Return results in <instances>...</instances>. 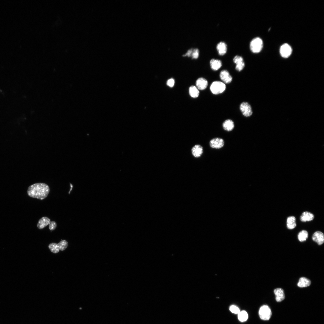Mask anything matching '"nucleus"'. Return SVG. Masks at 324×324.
Wrapping results in <instances>:
<instances>
[{
    "instance_id": "obj_1",
    "label": "nucleus",
    "mask_w": 324,
    "mask_h": 324,
    "mask_svg": "<svg viewBox=\"0 0 324 324\" xmlns=\"http://www.w3.org/2000/svg\"><path fill=\"white\" fill-rule=\"evenodd\" d=\"M50 189L48 185L43 183H37L30 186L27 193L29 196L43 200L48 195Z\"/></svg>"
},
{
    "instance_id": "obj_2",
    "label": "nucleus",
    "mask_w": 324,
    "mask_h": 324,
    "mask_svg": "<svg viewBox=\"0 0 324 324\" xmlns=\"http://www.w3.org/2000/svg\"><path fill=\"white\" fill-rule=\"evenodd\" d=\"M263 46L262 39L259 37L253 39L250 43V47L251 51L254 53H258L262 50Z\"/></svg>"
},
{
    "instance_id": "obj_3",
    "label": "nucleus",
    "mask_w": 324,
    "mask_h": 324,
    "mask_svg": "<svg viewBox=\"0 0 324 324\" xmlns=\"http://www.w3.org/2000/svg\"><path fill=\"white\" fill-rule=\"evenodd\" d=\"M226 88V85L223 82L219 81H215L211 84L210 89L213 94H217L223 93Z\"/></svg>"
},
{
    "instance_id": "obj_4",
    "label": "nucleus",
    "mask_w": 324,
    "mask_h": 324,
    "mask_svg": "<svg viewBox=\"0 0 324 324\" xmlns=\"http://www.w3.org/2000/svg\"><path fill=\"white\" fill-rule=\"evenodd\" d=\"M259 315L260 318L263 320H268L272 316V311L269 307L267 305L262 306L259 310Z\"/></svg>"
},
{
    "instance_id": "obj_5",
    "label": "nucleus",
    "mask_w": 324,
    "mask_h": 324,
    "mask_svg": "<svg viewBox=\"0 0 324 324\" xmlns=\"http://www.w3.org/2000/svg\"><path fill=\"white\" fill-rule=\"evenodd\" d=\"M240 109L243 115L245 117H249L252 114L251 107L247 102L242 103L240 105Z\"/></svg>"
},
{
    "instance_id": "obj_6",
    "label": "nucleus",
    "mask_w": 324,
    "mask_h": 324,
    "mask_svg": "<svg viewBox=\"0 0 324 324\" xmlns=\"http://www.w3.org/2000/svg\"><path fill=\"white\" fill-rule=\"evenodd\" d=\"M292 51L291 46L288 44L285 43L281 46L280 49V53L282 57L287 58L291 55Z\"/></svg>"
},
{
    "instance_id": "obj_7",
    "label": "nucleus",
    "mask_w": 324,
    "mask_h": 324,
    "mask_svg": "<svg viewBox=\"0 0 324 324\" xmlns=\"http://www.w3.org/2000/svg\"><path fill=\"white\" fill-rule=\"evenodd\" d=\"M224 144L223 139L219 137L214 138L209 142L210 147L213 148L220 149L223 147Z\"/></svg>"
},
{
    "instance_id": "obj_8",
    "label": "nucleus",
    "mask_w": 324,
    "mask_h": 324,
    "mask_svg": "<svg viewBox=\"0 0 324 324\" xmlns=\"http://www.w3.org/2000/svg\"><path fill=\"white\" fill-rule=\"evenodd\" d=\"M233 61L236 64V69L238 71H242L244 67L245 63L242 56H236L233 59Z\"/></svg>"
},
{
    "instance_id": "obj_9",
    "label": "nucleus",
    "mask_w": 324,
    "mask_h": 324,
    "mask_svg": "<svg viewBox=\"0 0 324 324\" xmlns=\"http://www.w3.org/2000/svg\"><path fill=\"white\" fill-rule=\"evenodd\" d=\"M313 240L317 243L319 245L322 244L324 242V235L321 231H317L313 235Z\"/></svg>"
},
{
    "instance_id": "obj_10",
    "label": "nucleus",
    "mask_w": 324,
    "mask_h": 324,
    "mask_svg": "<svg viewBox=\"0 0 324 324\" xmlns=\"http://www.w3.org/2000/svg\"><path fill=\"white\" fill-rule=\"evenodd\" d=\"M220 79L225 83L228 84L231 82L232 77L228 71L226 70H222L220 74Z\"/></svg>"
},
{
    "instance_id": "obj_11",
    "label": "nucleus",
    "mask_w": 324,
    "mask_h": 324,
    "mask_svg": "<svg viewBox=\"0 0 324 324\" xmlns=\"http://www.w3.org/2000/svg\"><path fill=\"white\" fill-rule=\"evenodd\" d=\"M193 155L196 158L200 157L203 153V148L202 146L198 144L196 145L191 149Z\"/></svg>"
},
{
    "instance_id": "obj_12",
    "label": "nucleus",
    "mask_w": 324,
    "mask_h": 324,
    "mask_svg": "<svg viewBox=\"0 0 324 324\" xmlns=\"http://www.w3.org/2000/svg\"><path fill=\"white\" fill-rule=\"evenodd\" d=\"M274 293L275 296V299L277 302H281L284 299L285 296L284 292L282 288L275 289L274 290Z\"/></svg>"
},
{
    "instance_id": "obj_13",
    "label": "nucleus",
    "mask_w": 324,
    "mask_h": 324,
    "mask_svg": "<svg viewBox=\"0 0 324 324\" xmlns=\"http://www.w3.org/2000/svg\"><path fill=\"white\" fill-rule=\"evenodd\" d=\"M51 221L49 218L46 217H43L38 220L37 227L39 229H42L49 224Z\"/></svg>"
},
{
    "instance_id": "obj_14",
    "label": "nucleus",
    "mask_w": 324,
    "mask_h": 324,
    "mask_svg": "<svg viewBox=\"0 0 324 324\" xmlns=\"http://www.w3.org/2000/svg\"><path fill=\"white\" fill-rule=\"evenodd\" d=\"M208 83L207 80L203 78H200L196 80V85L197 88L200 90H203L207 86Z\"/></svg>"
},
{
    "instance_id": "obj_15",
    "label": "nucleus",
    "mask_w": 324,
    "mask_h": 324,
    "mask_svg": "<svg viewBox=\"0 0 324 324\" xmlns=\"http://www.w3.org/2000/svg\"><path fill=\"white\" fill-rule=\"evenodd\" d=\"M199 55V51L198 49L191 48L188 50L185 54L183 55V56L191 57L192 59H197L198 58Z\"/></svg>"
},
{
    "instance_id": "obj_16",
    "label": "nucleus",
    "mask_w": 324,
    "mask_h": 324,
    "mask_svg": "<svg viewBox=\"0 0 324 324\" xmlns=\"http://www.w3.org/2000/svg\"><path fill=\"white\" fill-rule=\"evenodd\" d=\"M216 49L219 55H224L227 51V45L224 42H220L217 44Z\"/></svg>"
},
{
    "instance_id": "obj_17",
    "label": "nucleus",
    "mask_w": 324,
    "mask_h": 324,
    "mask_svg": "<svg viewBox=\"0 0 324 324\" xmlns=\"http://www.w3.org/2000/svg\"><path fill=\"white\" fill-rule=\"evenodd\" d=\"M314 218V214L308 212H304L300 217L301 221L303 222L312 220Z\"/></svg>"
},
{
    "instance_id": "obj_18",
    "label": "nucleus",
    "mask_w": 324,
    "mask_h": 324,
    "mask_svg": "<svg viewBox=\"0 0 324 324\" xmlns=\"http://www.w3.org/2000/svg\"><path fill=\"white\" fill-rule=\"evenodd\" d=\"M222 126L225 130L227 131H230L232 130L234 128V124L232 120L228 119L224 122Z\"/></svg>"
},
{
    "instance_id": "obj_19",
    "label": "nucleus",
    "mask_w": 324,
    "mask_h": 324,
    "mask_svg": "<svg viewBox=\"0 0 324 324\" xmlns=\"http://www.w3.org/2000/svg\"><path fill=\"white\" fill-rule=\"evenodd\" d=\"M210 63L211 68L214 70H218L222 65L221 62L220 60L214 59H212Z\"/></svg>"
},
{
    "instance_id": "obj_20",
    "label": "nucleus",
    "mask_w": 324,
    "mask_h": 324,
    "mask_svg": "<svg viewBox=\"0 0 324 324\" xmlns=\"http://www.w3.org/2000/svg\"><path fill=\"white\" fill-rule=\"evenodd\" d=\"M296 218L294 216H291L288 217L286 220L287 228L290 230L295 228L296 226Z\"/></svg>"
},
{
    "instance_id": "obj_21",
    "label": "nucleus",
    "mask_w": 324,
    "mask_h": 324,
    "mask_svg": "<svg viewBox=\"0 0 324 324\" xmlns=\"http://www.w3.org/2000/svg\"><path fill=\"white\" fill-rule=\"evenodd\" d=\"M311 284V281L308 279L304 277H301L299 280L298 286L301 288L306 287Z\"/></svg>"
},
{
    "instance_id": "obj_22",
    "label": "nucleus",
    "mask_w": 324,
    "mask_h": 324,
    "mask_svg": "<svg viewBox=\"0 0 324 324\" xmlns=\"http://www.w3.org/2000/svg\"><path fill=\"white\" fill-rule=\"evenodd\" d=\"M248 316L247 312L245 310L240 311L238 314V318L239 320L241 322L246 321L248 318Z\"/></svg>"
},
{
    "instance_id": "obj_23",
    "label": "nucleus",
    "mask_w": 324,
    "mask_h": 324,
    "mask_svg": "<svg viewBox=\"0 0 324 324\" xmlns=\"http://www.w3.org/2000/svg\"><path fill=\"white\" fill-rule=\"evenodd\" d=\"M189 92L190 96L194 98H197L199 94V92L198 89L196 87L193 86L190 87Z\"/></svg>"
},
{
    "instance_id": "obj_24",
    "label": "nucleus",
    "mask_w": 324,
    "mask_h": 324,
    "mask_svg": "<svg viewBox=\"0 0 324 324\" xmlns=\"http://www.w3.org/2000/svg\"><path fill=\"white\" fill-rule=\"evenodd\" d=\"M308 237V233L306 230H302L298 234V240L301 242H303L306 240Z\"/></svg>"
},
{
    "instance_id": "obj_25",
    "label": "nucleus",
    "mask_w": 324,
    "mask_h": 324,
    "mask_svg": "<svg viewBox=\"0 0 324 324\" xmlns=\"http://www.w3.org/2000/svg\"><path fill=\"white\" fill-rule=\"evenodd\" d=\"M49 248L51 251L54 253H57L59 250V248L58 244L52 243L49 244Z\"/></svg>"
},
{
    "instance_id": "obj_26",
    "label": "nucleus",
    "mask_w": 324,
    "mask_h": 324,
    "mask_svg": "<svg viewBox=\"0 0 324 324\" xmlns=\"http://www.w3.org/2000/svg\"><path fill=\"white\" fill-rule=\"evenodd\" d=\"M58 244L59 249L63 251L67 247L68 242L66 240H63L61 241Z\"/></svg>"
},
{
    "instance_id": "obj_27",
    "label": "nucleus",
    "mask_w": 324,
    "mask_h": 324,
    "mask_svg": "<svg viewBox=\"0 0 324 324\" xmlns=\"http://www.w3.org/2000/svg\"><path fill=\"white\" fill-rule=\"evenodd\" d=\"M230 311L232 313L238 314L240 311L239 308L235 305H232L229 308Z\"/></svg>"
},
{
    "instance_id": "obj_28",
    "label": "nucleus",
    "mask_w": 324,
    "mask_h": 324,
    "mask_svg": "<svg viewBox=\"0 0 324 324\" xmlns=\"http://www.w3.org/2000/svg\"><path fill=\"white\" fill-rule=\"evenodd\" d=\"M57 226V224L55 221H51L49 224V228L50 230H53L56 229Z\"/></svg>"
},
{
    "instance_id": "obj_29",
    "label": "nucleus",
    "mask_w": 324,
    "mask_h": 324,
    "mask_svg": "<svg viewBox=\"0 0 324 324\" xmlns=\"http://www.w3.org/2000/svg\"><path fill=\"white\" fill-rule=\"evenodd\" d=\"M174 83L175 81L172 78H171L167 80L166 84L168 86L170 87H172L173 86Z\"/></svg>"
}]
</instances>
